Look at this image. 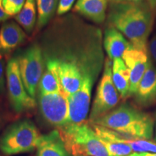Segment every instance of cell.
<instances>
[{
    "mask_svg": "<svg viewBox=\"0 0 156 156\" xmlns=\"http://www.w3.org/2000/svg\"><path fill=\"white\" fill-rule=\"evenodd\" d=\"M103 39L100 28L73 14L56 17L41 35L46 67L56 70L68 97L85 81H97L105 63Z\"/></svg>",
    "mask_w": 156,
    "mask_h": 156,
    "instance_id": "1",
    "label": "cell"
},
{
    "mask_svg": "<svg viewBox=\"0 0 156 156\" xmlns=\"http://www.w3.org/2000/svg\"><path fill=\"white\" fill-rule=\"evenodd\" d=\"M110 26L128 38L134 48L147 53V39L153 28V8L147 2H114L108 14Z\"/></svg>",
    "mask_w": 156,
    "mask_h": 156,
    "instance_id": "2",
    "label": "cell"
},
{
    "mask_svg": "<svg viewBox=\"0 0 156 156\" xmlns=\"http://www.w3.org/2000/svg\"><path fill=\"white\" fill-rule=\"evenodd\" d=\"M90 124L137 139L151 140L153 136V117L129 103H123Z\"/></svg>",
    "mask_w": 156,
    "mask_h": 156,
    "instance_id": "3",
    "label": "cell"
},
{
    "mask_svg": "<svg viewBox=\"0 0 156 156\" xmlns=\"http://www.w3.org/2000/svg\"><path fill=\"white\" fill-rule=\"evenodd\" d=\"M67 151L74 156H112L89 122L58 129Z\"/></svg>",
    "mask_w": 156,
    "mask_h": 156,
    "instance_id": "4",
    "label": "cell"
},
{
    "mask_svg": "<svg viewBox=\"0 0 156 156\" xmlns=\"http://www.w3.org/2000/svg\"><path fill=\"white\" fill-rule=\"evenodd\" d=\"M41 134L32 121L23 119L9 124L0 135V151L5 155L36 150Z\"/></svg>",
    "mask_w": 156,
    "mask_h": 156,
    "instance_id": "5",
    "label": "cell"
},
{
    "mask_svg": "<svg viewBox=\"0 0 156 156\" xmlns=\"http://www.w3.org/2000/svg\"><path fill=\"white\" fill-rule=\"evenodd\" d=\"M18 62L20 73L27 92L36 99L39 81L46 69L42 49L38 43H34L15 55Z\"/></svg>",
    "mask_w": 156,
    "mask_h": 156,
    "instance_id": "6",
    "label": "cell"
},
{
    "mask_svg": "<svg viewBox=\"0 0 156 156\" xmlns=\"http://www.w3.org/2000/svg\"><path fill=\"white\" fill-rule=\"evenodd\" d=\"M120 100V95L112 80V62L105 58L103 75L98 85L95 98L89 115V123H93L115 108Z\"/></svg>",
    "mask_w": 156,
    "mask_h": 156,
    "instance_id": "7",
    "label": "cell"
},
{
    "mask_svg": "<svg viewBox=\"0 0 156 156\" xmlns=\"http://www.w3.org/2000/svg\"><path fill=\"white\" fill-rule=\"evenodd\" d=\"M5 73L9 104L13 111L23 113L36 108L37 101L25 89L20 73L18 62L15 56L7 62Z\"/></svg>",
    "mask_w": 156,
    "mask_h": 156,
    "instance_id": "8",
    "label": "cell"
},
{
    "mask_svg": "<svg viewBox=\"0 0 156 156\" xmlns=\"http://www.w3.org/2000/svg\"><path fill=\"white\" fill-rule=\"evenodd\" d=\"M37 104L43 119L56 129L68 124L69 97L63 91L53 94H37Z\"/></svg>",
    "mask_w": 156,
    "mask_h": 156,
    "instance_id": "9",
    "label": "cell"
},
{
    "mask_svg": "<svg viewBox=\"0 0 156 156\" xmlns=\"http://www.w3.org/2000/svg\"><path fill=\"white\" fill-rule=\"evenodd\" d=\"M94 84L92 80L85 81L79 90L69 97V115L67 125H78L86 122Z\"/></svg>",
    "mask_w": 156,
    "mask_h": 156,
    "instance_id": "10",
    "label": "cell"
},
{
    "mask_svg": "<svg viewBox=\"0 0 156 156\" xmlns=\"http://www.w3.org/2000/svg\"><path fill=\"white\" fill-rule=\"evenodd\" d=\"M122 59L129 71L130 86L129 97L135 94L144 74L147 69L150 59L147 53L132 46L124 52Z\"/></svg>",
    "mask_w": 156,
    "mask_h": 156,
    "instance_id": "11",
    "label": "cell"
},
{
    "mask_svg": "<svg viewBox=\"0 0 156 156\" xmlns=\"http://www.w3.org/2000/svg\"><path fill=\"white\" fill-rule=\"evenodd\" d=\"M26 39V33L16 21L4 22L0 28V58L9 57Z\"/></svg>",
    "mask_w": 156,
    "mask_h": 156,
    "instance_id": "12",
    "label": "cell"
},
{
    "mask_svg": "<svg viewBox=\"0 0 156 156\" xmlns=\"http://www.w3.org/2000/svg\"><path fill=\"white\" fill-rule=\"evenodd\" d=\"M134 96L136 103L142 107L156 104V67L151 60Z\"/></svg>",
    "mask_w": 156,
    "mask_h": 156,
    "instance_id": "13",
    "label": "cell"
},
{
    "mask_svg": "<svg viewBox=\"0 0 156 156\" xmlns=\"http://www.w3.org/2000/svg\"><path fill=\"white\" fill-rule=\"evenodd\" d=\"M61 134L58 129L52 130L47 134H41L36 156H70Z\"/></svg>",
    "mask_w": 156,
    "mask_h": 156,
    "instance_id": "14",
    "label": "cell"
},
{
    "mask_svg": "<svg viewBox=\"0 0 156 156\" xmlns=\"http://www.w3.org/2000/svg\"><path fill=\"white\" fill-rule=\"evenodd\" d=\"M103 44L107 56L112 61L122 58L124 52L132 46L120 31L110 25L105 30Z\"/></svg>",
    "mask_w": 156,
    "mask_h": 156,
    "instance_id": "15",
    "label": "cell"
},
{
    "mask_svg": "<svg viewBox=\"0 0 156 156\" xmlns=\"http://www.w3.org/2000/svg\"><path fill=\"white\" fill-rule=\"evenodd\" d=\"M108 0H77L73 11L96 24H101L106 17Z\"/></svg>",
    "mask_w": 156,
    "mask_h": 156,
    "instance_id": "16",
    "label": "cell"
},
{
    "mask_svg": "<svg viewBox=\"0 0 156 156\" xmlns=\"http://www.w3.org/2000/svg\"><path fill=\"white\" fill-rule=\"evenodd\" d=\"M112 80L120 97L124 100L127 98L129 93L130 75L122 58H116L113 60Z\"/></svg>",
    "mask_w": 156,
    "mask_h": 156,
    "instance_id": "17",
    "label": "cell"
},
{
    "mask_svg": "<svg viewBox=\"0 0 156 156\" xmlns=\"http://www.w3.org/2000/svg\"><path fill=\"white\" fill-rule=\"evenodd\" d=\"M37 22L36 33H38L47 26L57 10L58 0H36Z\"/></svg>",
    "mask_w": 156,
    "mask_h": 156,
    "instance_id": "18",
    "label": "cell"
},
{
    "mask_svg": "<svg viewBox=\"0 0 156 156\" xmlns=\"http://www.w3.org/2000/svg\"><path fill=\"white\" fill-rule=\"evenodd\" d=\"M36 0H26L21 11L14 17L15 21L28 34L36 28Z\"/></svg>",
    "mask_w": 156,
    "mask_h": 156,
    "instance_id": "19",
    "label": "cell"
},
{
    "mask_svg": "<svg viewBox=\"0 0 156 156\" xmlns=\"http://www.w3.org/2000/svg\"><path fill=\"white\" fill-rule=\"evenodd\" d=\"M38 94L47 95L60 93L62 90L61 84L54 67H46L38 86Z\"/></svg>",
    "mask_w": 156,
    "mask_h": 156,
    "instance_id": "20",
    "label": "cell"
},
{
    "mask_svg": "<svg viewBox=\"0 0 156 156\" xmlns=\"http://www.w3.org/2000/svg\"><path fill=\"white\" fill-rule=\"evenodd\" d=\"M99 138L112 156H128L134 153L132 148L126 144L108 138L100 136Z\"/></svg>",
    "mask_w": 156,
    "mask_h": 156,
    "instance_id": "21",
    "label": "cell"
},
{
    "mask_svg": "<svg viewBox=\"0 0 156 156\" xmlns=\"http://www.w3.org/2000/svg\"><path fill=\"white\" fill-rule=\"evenodd\" d=\"M26 0H3V7L9 17H15L23 9Z\"/></svg>",
    "mask_w": 156,
    "mask_h": 156,
    "instance_id": "22",
    "label": "cell"
},
{
    "mask_svg": "<svg viewBox=\"0 0 156 156\" xmlns=\"http://www.w3.org/2000/svg\"><path fill=\"white\" fill-rule=\"evenodd\" d=\"M76 0H58L56 14L58 16H62L67 13L72 9Z\"/></svg>",
    "mask_w": 156,
    "mask_h": 156,
    "instance_id": "23",
    "label": "cell"
},
{
    "mask_svg": "<svg viewBox=\"0 0 156 156\" xmlns=\"http://www.w3.org/2000/svg\"><path fill=\"white\" fill-rule=\"evenodd\" d=\"M5 61L0 58V95L4 93L5 89Z\"/></svg>",
    "mask_w": 156,
    "mask_h": 156,
    "instance_id": "24",
    "label": "cell"
},
{
    "mask_svg": "<svg viewBox=\"0 0 156 156\" xmlns=\"http://www.w3.org/2000/svg\"><path fill=\"white\" fill-rule=\"evenodd\" d=\"M147 50L151 58L156 62V35L151 39L149 44H147Z\"/></svg>",
    "mask_w": 156,
    "mask_h": 156,
    "instance_id": "25",
    "label": "cell"
},
{
    "mask_svg": "<svg viewBox=\"0 0 156 156\" xmlns=\"http://www.w3.org/2000/svg\"><path fill=\"white\" fill-rule=\"evenodd\" d=\"M3 0H0V23L1 22H5L8 20L9 17V15L7 14L5 10V8L3 7L2 4Z\"/></svg>",
    "mask_w": 156,
    "mask_h": 156,
    "instance_id": "26",
    "label": "cell"
},
{
    "mask_svg": "<svg viewBox=\"0 0 156 156\" xmlns=\"http://www.w3.org/2000/svg\"><path fill=\"white\" fill-rule=\"evenodd\" d=\"M124 1L132 2H145L149 4L153 9L156 7V0H124Z\"/></svg>",
    "mask_w": 156,
    "mask_h": 156,
    "instance_id": "27",
    "label": "cell"
},
{
    "mask_svg": "<svg viewBox=\"0 0 156 156\" xmlns=\"http://www.w3.org/2000/svg\"><path fill=\"white\" fill-rule=\"evenodd\" d=\"M128 156H156V153H133Z\"/></svg>",
    "mask_w": 156,
    "mask_h": 156,
    "instance_id": "28",
    "label": "cell"
},
{
    "mask_svg": "<svg viewBox=\"0 0 156 156\" xmlns=\"http://www.w3.org/2000/svg\"><path fill=\"white\" fill-rule=\"evenodd\" d=\"M2 124H3V122H2V119L1 117H0V129H1L2 126Z\"/></svg>",
    "mask_w": 156,
    "mask_h": 156,
    "instance_id": "29",
    "label": "cell"
},
{
    "mask_svg": "<svg viewBox=\"0 0 156 156\" xmlns=\"http://www.w3.org/2000/svg\"><path fill=\"white\" fill-rule=\"evenodd\" d=\"M156 119V116H155ZM155 141H156V119H155Z\"/></svg>",
    "mask_w": 156,
    "mask_h": 156,
    "instance_id": "30",
    "label": "cell"
},
{
    "mask_svg": "<svg viewBox=\"0 0 156 156\" xmlns=\"http://www.w3.org/2000/svg\"><path fill=\"white\" fill-rule=\"evenodd\" d=\"M124 0H114V2H123Z\"/></svg>",
    "mask_w": 156,
    "mask_h": 156,
    "instance_id": "31",
    "label": "cell"
}]
</instances>
